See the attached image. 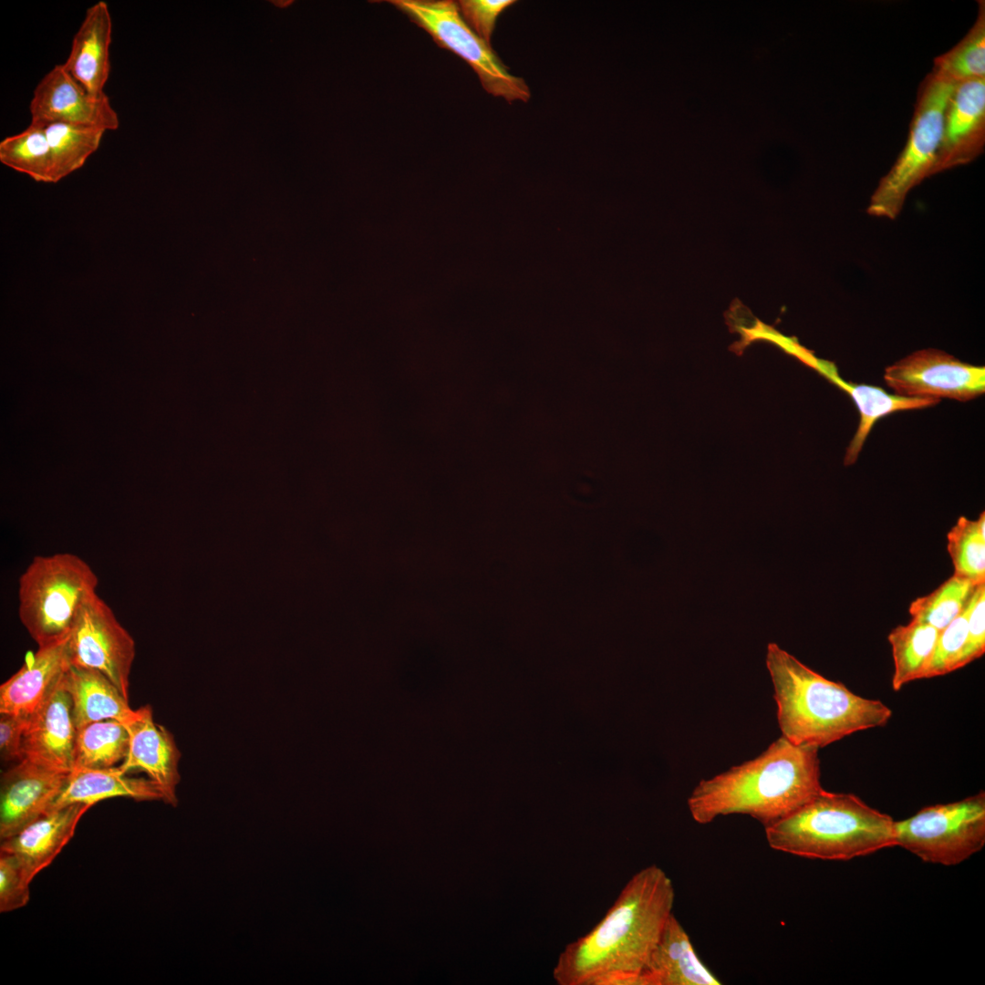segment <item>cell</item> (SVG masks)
<instances>
[{
	"label": "cell",
	"mask_w": 985,
	"mask_h": 985,
	"mask_svg": "<svg viewBox=\"0 0 985 985\" xmlns=\"http://www.w3.org/2000/svg\"><path fill=\"white\" fill-rule=\"evenodd\" d=\"M675 889L657 865L637 872L605 917L561 952L553 976L559 985H641L668 919Z\"/></svg>",
	"instance_id": "6da1fadb"
},
{
	"label": "cell",
	"mask_w": 985,
	"mask_h": 985,
	"mask_svg": "<svg viewBox=\"0 0 985 985\" xmlns=\"http://www.w3.org/2000/svg\"><path fill=\"white\" fill-rule=\"evenodd\" d=\"M818 750L782 736L756 758L701 780L687 801L692 819L707 824L740 814L764 827L777 822L824 789Z\"/></svg>",
	"instance_id": "7a4b0ae2"
},
{
	"label": "cell",
	"mask_w": 985,
	"mask_h": 985,
	"mask_svg": "<svg viewBox=\"0 0 985 985\" xmlns=\"http://www.w3.org/2000/svg\"><path fill=\"white\" fill-rule=\"evenodd\" d=\"M766 667L773 685L782 736L795 744L825 747L850 734L885 726L891 710L813 670L775 643Z\"/></svg>",
	"instance_id": "3957f363"
},
{
	"label": "cell",
	"mask_w": 985,
	"mask_h": 985,
	"mask_svg": "<svg viewBox=\"0 0 985 985\" xmlns=\"http://www.w3.org/2000/svg\"><path fill=\"white\" fill-rule=\"evenodd\" d=\"M894 822L853 793L823 789L764 830L773 850L810 859L845 861L896 846Z\"/></svg>",
	"instance_id": "277c9868"
},
{
	"label": "cell",
	"mask_w": 985,
	"mask_h": 985,
	"mask_svg": "<svg viewBox=\"0 0 985 985\" xmlns=\"http://www.w3.org/2000/svg\"><path fill=\"white\" fill-rule=\"evenodd\" d=\"M98 577L80 556L57 553L35 556L18 579V616L38 648L67 638Z\"/></svg>",
	"instance_id": "5b68a950"
},
{
	"label": "cell",
	"mask_w": 985,
	"mask_h": 985,
	"mask_svg": "<svg viewBox=\"0 0 985 985\" xmlns=\"http://www.w3.org/2000/svg\"><path fill=\"white\" fill-rule=\"evenodd\" d=\"M957 85L931 71L920 84L906 144L874 191L867 213L895 219L909 192L932 176L948 102Z\"/></svg>",
	"instance_id": "8992f818"
},
{
	"label": "cell",
	"mask_w": 985,
	"mask_h": 985,
	"mask_svg": "<svg viewBox=\"0 0 985 985\" xmlns=\"http://www.w3.org/2000/svg\"><path fill=\"white\" fill-rule=\"evenodd\" d=\"M895 843L922 861L959 865L985 845V793L922 808L894 822Z\"/></svg>",
	"instance_id": "52a82bcc"
},
{
	"label": "cell",
	"mask_w": 985,
	"mask_h": 985,
	"mask_svg": "<svg viewBox=\"0 0 985 985\" xmlns=\"http://www.w3.org/2000/svg\"><path fill=\"white\" fill-rule=\"evenodd\" d=\"M388 3L419 27L441 48L466 61L477 74L483 88L507 102H527L531 97L525 81L512 75L492 48L461 17L453 0H389Z\"/></svg>",
	"instance_id": "ba28073f"
},
{
	"label": "cell",
	"mask_w": 985,
	"mask_h": 985,
	"mask_svg": "<svg viewBox=\"0 0 985 985\" xmlns=\"http://www.w3.org/2000/svg\"><path fill=\"white\" fill-rule=\"evenodd\" d=\"M67 648L70 666L101 672L129 700L135 641L98 593L80 608Z\"/></svg>",
	"instance_id": "9c48e42d"
},
{
	"label": "cell",
	"mask_w": 985,
	"mask_h": 985,
	"mask_svg": "<svg viewBox=\"0 0 985 985\" xmlns=\"http://www.w3.org/2000/svg\"><path fill=\"white\" fill-rule=\"evenodd\" d=\"M884 380L899 396L966 402L984 394L985 368L940 349L925 348L888 366Z\"/></svg>",
	"instance_id": "30bf717a"
},
{
	"label": "cell",
	"mask_w": 985,
	"mask_h": 985,
	"mask_svg": "<svg viewBox=\"0 0 985 985\" xmlns=\"http://www.w3.org/2000/svg\"><path fill=\"white\" fill-rule=\"evenodd\" d=\"M30 124L52 123L117 130L119 116L107 94L94 96L79 85L63 64L51 68L36 86L29 104Z\"/></svg>",
	"instance_id": "8fae6325"
},
{
	"label": "cell",
	"mask_w": 985,
	"mask_h": 985,
	"mask_svg": "<svg viewBox=\"0 0 985 985\" xmlns=\"http://www.w3.org/2000/svg\"><path fill=\"white\" fill-rule=\"evenodd\" d=\"M63 674L42 703L28 716L22 752L23 759L49 770L69 773L74 769L78 731L71 696L65 687Z\"/></svg>",
	"instance_id": "7c38bea8"
},
{
	"label": "cell",
	"mask_w": 985,
	"mask_h": 985,
	"mask_svg": "<svg viewBox=\"0 0 985 985\" xmlns=\"http://www.w3.org/2000/svg\"><path fill=\"white\" fill-rule=\"evenodd\" d=\"M67 775L26 759L3 772L0 785V839L12 836L48 812Z\"/></svg>",
	"instance_id": "4fadbf2b"
},
{
	"label": "cell",
	"mask_w": 985,
	"mask_h": 985,
	"mask_svg": "<svg viewBox=\"0 0 985 985\" xmlns=\"http://www.w3.org/2000/svg\"><path fill=\"white\" fill-rule=\"evenodd\" d=\"M985 145V79L958 84L948 102L932 175L969 164Z\"/></svg>",
	"instance_id": "5bb4252c"
},
{
	"label": "cell",
	"mask_w": 985,
	"mask_h": 985,
	"mask_svg": "<svg viewBox=\"0 0 985 985\" xmlns=\"http://www.w3.org/2000/svg\"><path fill=\"white\" fill-rule=\"evenodd\" d=\"M140 710V717L125 725L130 735V744L128 753L119 767L126 772H146L160 791L161 801L176 806V787L181 780V752L173 735L164 726L154 721L151 707L146 705Z\"/></svg>",
	"instance_id": "9a60e30c"
},
{
	"label": "cell",
	"mask_w": 985,
	"mask_h": 985,
	"mask_svg": "<svg viewBox=\"0 0 985 985\" xmlns=\"http://www.w3.org/2000/svg\"><path fill=\"white\" fill-rule=\"evenodd\" d=\"M90 807L86 804H72L49 810L12 836L1 840L0 853L12 855L31 883L71 840L78 822Z\"/></svg>",
	"instance_id": "2e32d148"
},
{
	"label": "cell",
	"mask_w": 985,
	"mask_h": 985,
	"mask_svg": "<svg viewBox=\"0 0 985 985\" xmlns=\"http://www.w3.org/2000/svg\"><path fill=\"white\" fill-rule=\"evenodd\" d=\"M111 35L112 19L109 5L99 0L87 9L63 63L70 76L94 96L105 94L104 87L110 71Z\"/></svg>",
	"instance_id": "e0dca14e"
},
{
	"label": "cell",
	"mask_w": 985,
	"mask_h": 985,
	"mask_svg": "<svg viewBox=\"0 0 985 985\" xmlns=\"http://www.w3.org/2000/svg\"><path fill=\"white\" fill-rule=\"evenodd\" d=\"M67 638L38 648L24 666L0 686V713L31 715L70 666Z\"/></svg>",
	"instance_id": "ac0fdd59"
},
{
	"label": "cell",
	"mask_w": 985,
	"mask_h": 985,
	"mask_svg": "<svg viewBox=\"0 0 985 985\" xmlns=\"http://www.w3.org/2000/svg\"><path fill=\"white\" fill-rule=\"evenodd\" d=\"M700 961L690 938L672 913L641 977V985H720Z\"/></svg>",
	"instance_id": "d6986e66"
},
{
	"label": "cell",
	"mask_w": 985,
	"mask_h": 985,
	"mask_svg": "<svg viewBox=\"0 0 985 985\" xmlns=\"http://www.w3.org/2000/svg\"><path fill=\"white\" fill-rule=\"evenodd\" d=\"M63 681L71 696L77 731L105 720H116L127 725L141 715L140 708L132 710L129 700L99 671L69 666L63 674Z\"/></svg>",
	"instance_id": "ffe728a7"
},
{
	"label": "cell",
	"mask_w": 985,
	"mask_h": 985,
	"mask_svg": "<svg viewBox=\"0 0 985 985\" xmlns=\"http://www.w3.org/2000/svg\"><path fill=\"white\" fill-rule=\"evenodd\" d=\"M114 797L136 801L161 800V795L150 779L130 776L119 766L104 769L74 768L51 809L72 804L91 806ZM50 809V810H51Z\"/></svg>",
	"instance_id": "44dd1931"
},
{
	"label": "cell",
	"mask_w": 985,
	"mask_h": 985,
	"mask_svg": "<svg viewBox=\"0 0 985 985\" xmlns=\"http://www.w3.org/2000/svg\"><path fill=\"white\" fill-rule=\"evenodd\" d=\"M828 380L850 396L860 415L856 431L844 456L845 466L856 461L869 432L878 420L897 411L925 409L939 402L934 399L889 394L882 388L873 385L847 382L837 372L832 374Z\"/></svg>",
	"instance_id": "7402d4cb"
},
{
	"label": "cell",
	"mask_w": 985,
	"mask_h": 985,
	"mask_svg": "<svg viewBox=\"0 0 985 985\" xmlns=\"http://www.w3.org/2000/svg\"><path fill=\"white\" fill-rule=\"evenodd\" d=\"M939 630L911 620L893 628L887 639L894 661L892 688L901 690L910 681L920 679L935 648Z\"/></svg>",
	"instance_id": "603a6c76"
},
{
	"label": "cell",
	"mask_w": 985,
	"mask_h": 985,
	"mask_svg": "<svg viewBox=\"0 0 985 985\" xmlns=\"http://www.w3.org/2000/svg\"><path fill=\"white\" fill-rule=\"evenodd\" d=\"M51 154V183L81 168L99 147L106 130L98 128L52 123L45 127Z\"/></svg>",
	"instance_id": "cb8c5ba5"
},
{
	"label": "cell",
	"mask_w": 985,
	"mask_h": 985,
	"mask_svg": "<svg viewBox=\"0 0 985 985\" xmlns=\"http://www.w3.org/2000/svg\"><path fill=\"white\" fill-rule=\"evenodd\" d=\"M130 744L129 732L121 722L105 720L78 731L74 768L104 769L123 761Z\"/></svg>",
	"instance_id": "d4e9b609"
},
{
	"label": "cell",
	"mask_w": 985,
	"mask_h": 985,
	"mask_svg": "<svg viewBox=\"0 0 985 985\" xmlns=\"http://www.w3.org/2000/svg\"><path fill=\"white\" fill-rule=\"evenodd\" d=\"M976 21L968 33L934 60L932 72L956 85L985 79V2L979 1Z\"/></svg>",
	"instance_id": "484cf974"
},
{
	"label": "cell",
	"mask_w": 985,
	"mask_h": 985,
	"mask_svg": "<svg viewBox=\"0 0 985 985\" xmlns=\"http://www.w3.org/2000/svg\"><path fill=\"white\" fill-rule=\"evenodd\" d=\"M955 575L975 585L985 583V512L977 519L959 516L947 534Z\"/></svg>",
	"instance_id": "4316f807"
},
{
	"label": "cell",
	"mask_w": 985,
	"mask_h": 985,
	"mask_svg": "<svg viewBox=\"0 0 985 985\" xmlns=\"http://www.w3.org/2000/svg\"><path fill=\"white\" fill-rule=\"evenodd\" d=\"M0 161L38 182L51 183V154L45 127L29 124L0 141Z\"/></svg>",
	"instance_id": "83f0119b"
},
{
	"label": "cell",
	"mask_w": 985,
	"mask_h": 985,
	"mask_svg": "<svg viewBox=\"0 0 985 985\" xmlns=\"http://www.w3.org/2000/svg\"><path fill=\"white\" fill-rule=\"evenodd\" d=\"M978 586L953 575L931 593L911 602L908 612L913 620L940 631L965 610Z\"/></svg>",
	"instance_id": "f1b7e54d"
},
{
	"label": "cell",
	"mask_w": 985,
	"mask_h": 985,
	"mask_svg": "<svg viewBox=\"0 0 985 985\" xmlns=\"http://www.w3.org/2000/svg\"><path fill=\"white\" fill-rule=\"evenodd\" d=\"M969 605L965 610L939 631L932 656L921 679L948 674L957 669L967 638Z\"/></svg>",
	"instance_id": "f546056e"
},
{
	"label": "cell",
	"mask_w": 985,
	"mask_h": 985,
	"mask_svg": "<svg viewBox=\"0 0 985 985\" xmlns=\"http://www.w3.org/2000/svg\"><path fill=\"white\" fill-rule=\"evenodd\" d=\"M736 330L741 334V340L733 345V350H742L747 345L756 340L769 341L789 355H792L798 358L805 365L814 368L816 371H820L824 364L823 359H819L814 355L801 346L795 338L783 336L777 330L773 329L762 322L755 318V323L751 327L733 326Z\"/></svg>",
	"instance_id": "4dcf8cb0"
},
{
	"label": "cell",
	"mask_w": 985,
	"mask_h": 985,
	"mask_svg": "<svg viewBox=\"0 0 985 985\" xmlns=\"http://www.w3.org/2000/svg\"><path fill=\"white\" fill-rule=\"evenodd\" d=\"M30 882L16 860L0 853V911L6 913L25 907L30 898Z\"/></svg>",
	"instance_id": "1f68e13d"
},
{
	"label": "cell",
	"mask_w": 985,
	"mask_h": 985,
	"mask_svg": "<svg viewBox=\"0 0 985 985\" xmlns=\"http://www.w3.org/2000/svg\"><path fill=\"white\" fill-rule=\"evenodd\" d=\"M985 652V583L979 585L969 605L967 638L957 669L980 658Z\"/></svg>",
	"instance_id": "d6a6232c"
},
{
	"label": "cell",
	"mask_w": 985,
	"mask_h": 985,
	"mask_svg": "<svg viewBox=\"0 0 985 985\" xmlns=\"http://www.w3.org/2000/svg\"><path fill=\"white\" fill-rule=\"evenodd\" d=\"M514 0H460V14L466 24L485 42L491 43L497 17Z\"/></svg>",
	"instance_id": "836d02e7"
},
{
	"label": "cell",
	"mask_w": 985,
	"mask_h": 985,
	"mask_svg": "<svg viewBox=\"0 0 985 985\" xmlns=\"http://www.w3.org/2000/svg\"><path fill=\"white\" fill-rule=\"evenodd\" d=\"M0 754L4 762L23 760L22 740L27 724L24 716L0 713Z\"/></svg>",
	"instance_id": "e575fe53"
},
{
	"label": "cell",
	"mask_w": 985,
	"mask_h": 985,
	"mask_svg": "<svg viewBox=\"0 0 985 985\" xmlns=\"http://www.w3.org/2000/svg\"><path fill=\"white\" fill-rule=\"evenodd\" d=\"M274 3H275V5H278V6L282 7V6H285V5H289L291 3V1H288V0H286V1H274Z\"/></svg>",
	"instance_id": "d590c367"
}]
</instances>
